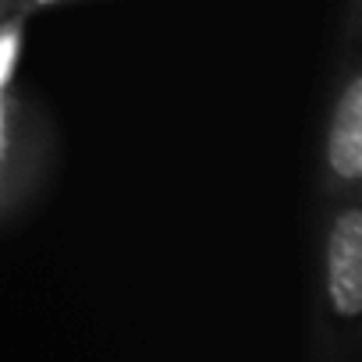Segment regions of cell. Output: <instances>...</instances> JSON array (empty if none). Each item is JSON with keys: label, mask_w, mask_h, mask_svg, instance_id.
I'll return each instance as SVG.
<instances>
[{"label": "cell", "mask_w": 362, "mask_h": 362, "mask_svg": "<svg viewBox=\"0 0 362 362\" xmlns=\"http://www.w3.org/2000/svg\"><path fill=\"white\" fill-rule=\"evenodd\" d=\"M57 4H68V0H11L8 4V11H15V15H36V11H47V8H57Z\"/></svg>", "instance_id": "obj_4"}, {"label": "cell", "mask_w": 362, "mask_h": 362, "mask_svg": "<svg viewBox=\"0 0 362 362\" xmlns=\"http://www.w3.org/2000/svg\"><path fill=\"white\" fill-rule=\"evenodd\" d=\"M323 170L334 196H355L362 185V71L348 64L323 135Z\"/></svg>", "instance_id": "obj_2"}, {"label": "cell", "mask_w": 362, "mask_h": 362, "mask_svg": "<svg viewBox=\"0 0 362 362\" xmlns=\"http://www.w3.org/2000/svg\"><path fill=\"white\" fill-rule=\"evenodd\" d=\"M320 238V302L330 327L355 330L362 316V206L355 196H334Z\"/></svg>", "instance_id": "obj_1"}, {"label": "cell", "mask_w": 362, "mask_h": 362, "mask_svg": "<svg viewBox=\"0 0 362 362\" xmlns=\"http://www.w3.org/2000/svg\"><path fill=\"white\" fill-rule=\"evenodd\" d=\"M8 4H11V0H0V15H8Z\"/></svg>", "instance_id": "obj_5"}, {"label": "cell", "mask_w": 362, "mask_h": 362, "mask_svg": "<svg viewBox=\"0 0 362 362\" xmlns=\"http://www.w3.org/2000/svg\"><path fill=\"white\" fill-rule=\"evenodd\" d=\"M22 40H25V15H0V89H4L18 68L22 57Z\"/></svg>", "instance_id": "obj_3"}]
</instances>
